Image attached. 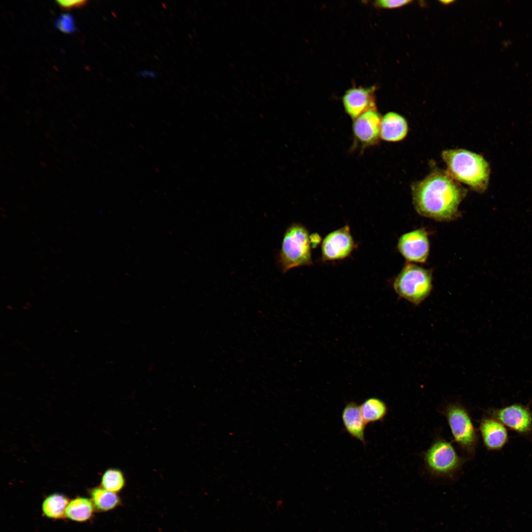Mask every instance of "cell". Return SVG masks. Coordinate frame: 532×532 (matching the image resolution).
Instances as JSON below:
<instances>
[{"label": "cell", "instance_id": "1", "mask_svg": "<svg viewBox=\"0 0 532 532\" xmlns=\"http://www.w3.org/2000/svg\"><path fill=\"white\" fill-rule=\"evenodd\" d=\"M413 203L420 215L439 221L460 216L459 207L467 191L449 174L433 171L411 186Z\"/></svg>", "mask_w": 532, "mask_h": 532}, {"label": "cell", "instance_id": "2", "mask_svg": "<svg viewBox=\"0 0 532 532\" xmlns=\"http://www.w3.org/2000/svg\"><path fill=\"white\" fill-rule=\"evenodd\" d=\"M447 172L458 182L479 192L488 186L490 175L488 163L480 155L465 149H450L442 153Z\"/></svg>", "mask_w": 532, "mask_h": 532}, {"label": "cell", "instance_id": "3", "mask_svg": "<svg viewBox=\"0 0 532 532\" xmlns=\"http://www.w3.org/2000/svg\"><path fill=\"white\" fill-rule=\"evenodd\" d=\"M276 261L283 273L294 267L313 264L311 235L304 225L294 223L288 226L284 233Z\"/></svg>", "mask_w": 532, "mask_h": 532}, {"label": "cell", "instance_id": "4", "mask_svg": "<svg viewBox=\"0 0 532 532\" xmlns=\"http://www.w3.org/2000/svg\"><path fill=\"white\" fill-rule=\"evenodd\" d=\"M393 287L399 297L419 305L432 291V272L416 265L407 263L395 279Z\"/></svg>", "mask_w": 532, "mask_h": 532}, {"label": "cell", "instance_id": "5", "mask_svg": "<svg viewBox=\"0 0 532 532\" xmlns=\"http://www.w3.org/2000/svg\"><path fill=\"white\" fill-rule=\"evenodd\" d=\"M424 459L432 474L449 478L454 477L465 461L450 442L440 438L431 445L424 454Z\"/></svg>", "mask_w": 532, "mask_h": 532}, {"label": "cell", "instance_id": "6", "mask_svg": "<svg viewBox=\"0 0 532 532\" xmlns=\"http://www.w3.org/2000/svg\"><path fill=\"white\" fill-rule=\"evenodd\" d=\"M443 414L455 441L468 457H472L478 436L467 409L459 403H451L445 407Z\"/></svg>", "mask_w": 532, "mask_h": 532}, {"label": "cell", "instance_id": "7", "mask_svg": "<svg viewBox=\"0 0 532 532\" xmlns=\"http://www.w3.org/2000/svg\"><path fill=\"white\" fill-rule=\"evenodd\" d=\"M357 244L351 233L348 225L328 233L321 244V260L323 262L341 260L349 257Z\"/></svg>", "mask_w": 532, "mask_h": 532}, {"label": "cell", "instance_id": "8", "mask_svg": "<svg viewBox=\"0 0 532 532\" xmlns=\"http://www.w3.org/2000/svg\"><path fill=\"white\" fill-rule=\"evenodd\" d=\"M397 248L408 262L425 263L430 250L427 232L423 229H418L402 234L399 239Z\"/></svg>", "mask_w": 532, "mask_h": 532}, {"label": "cell", "instance_id": "9", "mask_svg": "<svg viewBox=\"0 0 532 532\" xmlns=\"http://www.w3.org/2000/svg\"><path fill=\"white\" fill-rule=\"evenodd\" d=\"M382 117L377 110L366 111L353 120L352 131L356 142L362 147L377 145L379 142Z\"/></svg>", "mask_w": 532, "mask_h": 532}, {"label": "cell", "instance_id": "10", "mask_svg": "<svg viewBox=\"0 0 532 532\" xmlns=\"http://www.w3.org/2000/svg\"><path fill=\"white\" fill-rule=\"evenodd\" d=\"M492 417L506 427L520 434H527L532 431V412L525 405L515 403L494 409Z\"/></svg>", "mask_w": 532, "mask_h": 532}, {"label": "cell", "instance_id": "11", "mask_svg": "<svg viewBox=\"0 0 532 532\" xmlns=\"http://www.w3.org/2000/svg\"><path fill=\"white\" fill-rule=\"evenodd\" d=\"M375 87H354L346 91L342 103L346 113L354 120L363 113L377 110L374 92Z\"/></svg>", "mask_w": 532, "mask_h": 532}, {"label": "cell", "instance_id": "12", "mask_svg": "<svg viewBox=\"0 0 532 532\" xmlns=\"http://www.w3.org/2000/svg\"><path fill=\"white\" fill-rule=\"evenodd\" d=\"M479 430L483 442L489 450L496 451L507 443L508 435L506 427L493 417H485L480 422Z\"/></svg>", "mask_w": 532, "mask_h": 532}, {"label": "cell", "instance_id": "13", "mask_svg": "<svg viewBox=\"0 0 532 532\" xmlns=\"http://www.w3.org/2000/svg\"><path fill=\"white\" fill-rule=\"evenodd\" d=\"M341 419L346 432L365 446V431L366 425L362 417L359 405L354 401L347 403L342 411Z\"/></svg>", "mask_w": 532, "mask_h": 532}, {"label": "cell", "instance_id": "14", "mask_svg": "<svg viewBox=\"0 0 532 532\" xmlns=\"http://www.w3.org/2000/svg\"><path fill=\"white\" fill-rule=\"evenodd\" d=\"M408 132L405 119L400 115L389 112L382 117L380 124V138L387 142H398L402 140Z\"/></svg>", "mask_w": 532, "mask_h": 532}, {"label": "cell", "instance_id": "15", "mask_svg": "<svg viewBox=\"0 0 532 532\" xmlns=\"http://www.w3.org/2000/svg\"><path fill=\"white\" fill-rule=\"evenodd\" d=\"M359 406L362 417L366 425L370 423L383 421L388 411L386 403L380 399L376 397L366 399Z\"/></svg>", "mask_w": 532, "mask_h": 532}, {"label": "cell", "instance_id": "16", "mask_svg": "<svg viewBox=\"0 0 532 532\" xmlns=\"http://www.w3.org/2000/svg\"><path fill=\"white\" fill-rule=\"evenodd\" d=\"M90 495L94 507L101 512L112 510L122 504V499L117 493L101 487L91 489Z\"/></svg>", "mask_w": 532, "mask_h": 532}, {"label": "cell", "instance_id": "17", "mask_svg": "<svg viewBox=\"0 0 532 532\" xmlns=\"http://www.w3.org/2000/svg\"><path fill=\"white\" fill-rule=\"evenodd\" d=\"M94 508L91 499L78 497L69 502L66 510V516L75 521H86L92 516Z\"/></svg>", "mask_w": 532, "mask_h": 532}, {"label": "cell", "instance_id": "18", "mask_svg": "<svg viewBox=\"0 0 532 532\" xmlns=\"http://www.w3.org/2000/svg\"><path fill=\"white\" fill-rule=\"evenodd\" d=\"M68 499L61 494H53L43 501L42 508L44 514L52 519H60L66 516V510L69 503Z\"/></svg>", "mask_w": 532, "mask_h": 532}, {"label": "cell", "instance_id": "19", "mask_svg": "<svg viewBox=\"0 0 532 532\" xmlns=\"http://www.w3.org/2000/svg\"><path fill=\"white\" fill-rule=\"evenodd\" d=\"M126 478L119 469L110 468L106 470L102 475L100 487L115 493L122 491L126 486Z\"/></svg>", "mask_w": 532, "mask_h": 532}, {"label": "cell", "instance_id": "20", "mask_svg": "<svg viewBox=\"0 0 532 532\" xmlns=\"http://www.w3.org/2000/svg\"><path fill=\"white\" fill-rule=\"evenodd\" d=\"M56 23L57 27L63 32L69 33L75 31L73 19L69 15H62Z\"/></svg>", "mask_w": 532, "mask_h": 532}, {"label": "cell", "instance_id": "21", "mask_svg": "<svg viewBox=\"0 0 532 532\" xmlns=\"http://www.w3.org/2000/svg\"><path fill=\"white\" fill-rule=\"evenodd\" d=\"M412 1V0H379L375 2V5L380 8L393 9L402 7L410 3Z\"/></svg>", "mask_w": 532, "mask_h": 532}, {"label": "cell", "instance_id": "22", "mask_svg": "<svg viewBox=\"0 0 532 532\" xmlns=\"http://www.w3.org/2000/svg\"><path fill=\"white\" fill-rule=\"evenodd\" d=\"M87 0H57L58 5L63 10H68L73 8L81 7L86 4Z\"/></svg>", "mask_w": 532, "mask_h": 532}, {"label": "cell", "instance_id": "23", "mask_svg": "<svg viewBox=\"0 0 532 532\" xmlns=\"http://www.w3.org/2000/svg\"><path fill=\"white\" fill-rule=\"evenodd\" d=\"M136 75L138 77L155 78L158 76V73L155 71L146 70L137 72Z\"/></svg>", "mask_w": 532, "mask_h": 532}, {"label": "cell", "instance_id": "24", "mask_svg": "<svg viewBox=\"0 0 532 532\" xmlns=\"http://www.w3.org/2000/svg\"><path fill=\"white\" fill-rule=\"evenodd\" d=\"M440 2L441 3H442V4H449V3H451V2H453V0H442V1L441 0V1H440Z\"/></svg>", "mask_w": 532, "mask_h": 532}]
</instances>
